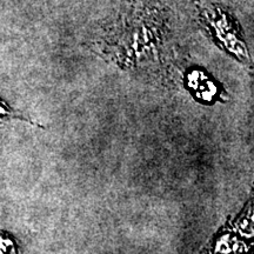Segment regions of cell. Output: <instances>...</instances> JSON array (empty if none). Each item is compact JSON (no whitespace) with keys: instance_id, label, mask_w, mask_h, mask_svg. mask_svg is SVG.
Here are the masks:
<instances>
[{"instance_id":"7a4b0ae2","label":"cell","mask_w":254,"mask_h":254,"mask_svg":"<svg viewBox=\"0 0 254 254\" xmlns=\"http://www.w3.org/2000/svg\"><path fill=\"white\" fill-rule=\"evenodd\" d=\"M0 254H15L13 243L7 238L0 237Z\"/></svg>"},{"instance_id":"6da1fadb","label":"cell","mask_w":254,"mask_h":254,"mask_svg":"<svg viewBox=\"0 0 254 254\" xmlns=\"http://www.w3.org/2000/svg\"><path fill=\"white\" fill-rule=\"evenodd\" d=\"M12 119H18V120H21V122L33 124L31 120L25 118L20 112H18V111L12 109V106H9L8 104L5 103V101L0 100V124L7 123Z\"/></svg>"}]
</instances>
